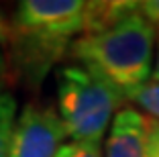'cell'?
<instances>
[{
    "instance_id": "6da1fadb",
    "label": "cell",
    "mask_w": 159,
    "mask_h": 157,
    "mask_svg": "<svg viewBox=\"0 0 159 157\" xmlns=\"http://www.w3.org/2000/svg\"><path fill=\"white\" fill-rule=\"evenodd\" d=\"M86 25L82 0H23L12 16L14 35L8 53L14 74L39 88L49 69L70 53Z\"/></svg>"
},
{
    "instance_id": "7a4b0ae2",
    "label": "cell",
    "mask_w": 159,
    "mask_h": 157,
    "mask_svg": "<svg viewBox=\"0 0 159 157\" xmlns=\"http://www.w3.org/2000/svg\"><path fill=\"white\" fill-rule=\"evenodd\" d=\"M155 41L157 27L137 8L102 31L78 37L70 49V57L129 100L153 74Z\"/></svg>"
},
{
    "instance_id": "3957f363",
    "label": "cell",
    "mask_w": 159,
    "mask_h": 157,
    "mask_svg": "<svg viewBox=\"0 0 159 157\" xmlns=\"http://www.w3.org/2000/svg\"><path fill=\"white\" fill-rule=\"evenodd\" d=\"M55 96L67 137L71 141L100 143L112 125L116 108L125 102L118 90L78 63L55 69Z\"/></svg>"
},
{
    "instance_id": "277c9868",
    "label": "cell",
    "mask_w": 159,
    "mask_h": 157,
    "mask_svg": "<svg viewBox=\"0 0 159 157\" xmlns=\"http://www.w3.org/2000/svg\"><path fill=\"white\" fill-rule=\"evenodd\" d=\"M67 131L49 102H29L19 112L8 157H57Z\"/></svg>"
},
{
    "instance_id": "5b68a950",
    "label": "cell",
    "mask_w": 159,
    "mask_h": 157,
    "mask_svg": "<svg viewBox=\"0 0 159 157\" xmlns=\"http://www.w3.org/2000/svg\"><path fill=\"white\" fill-rule=\"evenodd\" d=\"M149 127L151 118L137 108H120L110 125L104 157H147Z\"/></svg>"
},
{
    "instance_id": "8992f818",
    "label": "cell",
    "mask_w": 159,
    "mask_h": 157,
    "mask_svg": "<svg viewBox=\"0 0 159 157\" xmlns=\"http://www.w3.org/2000/svg\"><path fill=\"white\" fill-rule=\"evenodd\" d=\"M19 102L12 92L0 88V157H8L14 125L19 118Z\"/></svg>"
},
{
    "instance_id": "52a82bcc",
    "label": "cell",
    "mask_w": 159,
    "mask_h": 157,
    "mask_svg": "<svg viewBox=\"0 0 159 157\" xmlns=\"http://www.w3.org/2000/svg\"><path fill=\"white\" fill-rule=\"evenodd\" d=\"M129 100H133L137 106H141L145 112H149L153 116V120L159 122V82L151 80L147 82L143 88H139Z\"/></svg>"
},
{
    "instance_id": "ba28073f",
    "label": "cell",
    "mask_w": 159,
    "mask_h": 157,
    "mask_svg": "<svg viewBox=\"0 0 159 157\" xmlns=\"http://www.w3.org/2000/svg\"><path fill=\"white\" fill-rule=\"evenodd\" d=\"M57 157H104L100 143H86V141H70L59 149Z\"/></svg>"
},
{
    "instance_id": "9c48e42d",
    "label": "cell",
    "mask_w": 159,
    "mask_h": 157,
    "mask_svg": "<svg viewBox=\"0 0 159 157\" xmlns=\"http://www.w3.org/2000/svg\"><path fill=\"white\" fill-rule=\"evenodd\" d=\"M12 35H14L12 19H8V16L0 10V47H2V49H8V47H10Z\"/></svg>"
},
{
    "instance_id": "30bf717a",
    "label": "cell",
    "mask_w": 159,
    "mask_h": 157,
    "mask_svg": "<svg viewBox=\"0 0 159 157\" xmlns=\"http://www.w3.org/2000/svg\"><path fill=\"white\" fill-rule=\"evenodd\" d=\"M139 12L143 14L149 23H153L155 27H159V0H145V2H139Z\"/></svg>"
},
{
    "instance_id": "8fae6325",
    "label": "cell",
    "mask_w": 159,
    "mask_h": 157,
    "mask_svg": "<svg viewBox=\"0 0 159 157\" xmlns=\"http://www.w3.org/2000/svg\"><path fill=\"white\" fill-rule=\"evenodd\" d=\"M147 157H159V122L151 118L149 139H147Z\"/></svg>"
},
{
    "instance_id": "7c38bea8",
    "label": "cell",
    "mask_w": 159,
    "mask_h": 157,
    "mask_svg": "<svg viewBox=\"0 0 159 157\" xmlns=\"http://www.w3.org/2000/svg\"><path fill=\"white\" fill-rule=\"evenodd\" d=\"M153 80L159 82V41H157V57H155V69H153Z\"/></svg>"
},
{
    "instance_id": "4fadbf2b",
    "label": "cell",
    "mask_w": 159,
    "mask_h": 157,
    "mask_svg": "<svg viewBox=\"0 0 159 157\" xmlns=\"http://www.w3.org/2000/svg\"><path fill=\"white\" fill-rule=\"evenodd\" d=\"M2 67H4V57H2V47H0V76H2Z\"/></svg>"
}]
</instances>
